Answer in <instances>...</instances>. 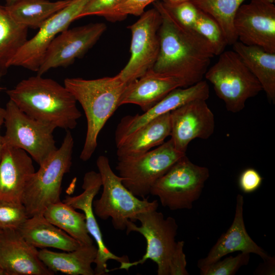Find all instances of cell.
<instances>
[{"label": "cell", "mask_w": 275, "mask_h": 275, "mask_svg": "<svg viewBox=\"0 0 275 275\" xmlns=\"http://www.w3.org/2000/svg\"><path fill=\"white\" fill-rule=\"evenodd\" d=\"M161 22L158 31L159 50L152 68L162 75L176 78L183 87L203 80L214 54L209 43L195 30L181 25L162 2L153 3Z\"/></svg>", "instance_id": "cell-1"}, {"label": "cell", "mask_w": 275, "mask_h": 275, "mask_svg": "<svg viewBox=\"0 0 275 275\" xmlns=\"http://www.w3.org/2000/svg\"><path fill=\"white\" fill-rule=\"evenodd\" d=\"M6 93L27 115L56 128L73 129L82 116L77 101L66 87L42 75L23 79Z\"/></svg>", "instance_id": "cell-2"}, {"label": "cell", "mask_w": 275, "mask_h": 275, "mask_svg": "<svg viewBox=\"0 0 275 275\" xmlns=\"http://www.w3.org/2000/svg\"><path fill=\"white\" fill-rule=\"evenodd\" d=\"M127 84L118 74L94 79L67 78L64 86L81 105L87 122L85 143L80 154L84 161L89 160L97 147L98 134L119 105Z\"/></svg>", "instance_id": "cell-3"}, {"label": "cell", "mask_w": 275, "mask_h": 275, "mask_svg": "<svg viewBox=\"0 0 275 275\" xmlns=\"http://www.w3.org/2000/svg\"><path fill=\"white\" fill-rule=\"evenodd\" d=\"M96 166L102 187L100 198L93 201L94 212L98 217L104 221L111 217L114 229L125 230L130 221H136L140 213L157 209V200H141L124 185L122 178L112 170L106 156H99Z\"/></svg>", "instance_id": "cell-4"}, {"label": "cell", "mask_w": 275, "mask_h": 275, "mask_svg": "<svg viewBox=\"0 0 275 275\" xmlns=\"http://www.w3.org/2000/svg\"><path fill=\"white\" fill-rule=\"evenodd\" d=\"M73 147V136L66 130L60 147L30 178L21 199L29 217L43 214L49 205L61 201L62 181L72 165Z\"/></svg>", "instance_id": "cell-5"}, {"label": "cell", "mask_w": 275, "mask_h": 275, "mask_svg": "<svg viewBox=\"0 0 275 275\" xmlns=\"http://www.w3.org/2000/svg\"><path fill=\"white\" fill-rule=\"evenodd\" d=\"M205 77L212 84L217 96L233 113L242 111L246 100L263 90L262 87L233 50L224 51Z\"/></svg>", "instance_id": "cell-6"}, {"label": "cell", "mask_w": 275, "mask_h": 275, "mask_svg": "<svg viewBox=\"0 0 275 275\" xmlns=\"http://www.w3.org/2000/svg\"><path fill=\"white\" fill-rule=\"evenodd\" d=\"M4 124V146L24 150L39 166L58 149L53 135L56 128L29 116L10 99L5 108Z\"/></svg>", "instance_id": "cell-7"}, {"label": "cell", "mask_w": 275, "mask_h": 275, "mask_svg": "<svg viewBox=\"0 0 275 275\" xmlns=\"http://www.w3.org/2000/svg\"><path fill=\"white\" fill-rule=\"evenodd\" d=\"M136 220L140 222L141 226H137L130 221L126 232L128 234L136 232L145 238L147 243L145 254L138 261L120 264L118 269L128 270L150 259L157 264L158 275H169L170 261L177 243L175 238L178 227L176 220L171 216L164 218L162 213L157 212V209L140 213Z\"/></svg>", "instance_id": "cell-8"}, {"label": "cell", "mask_w": 275, "mask_h": 275, "mask_svg": "<svg viewBox=\"0 0 275 275\" xmlns=\"http://www.w3.org/2000/svg\"><path fill=\"white\" fill-rule=\"evenodd\" d=\"M209 176L207 168L193 163L185 155L155 182L150 194L171 210L190 209Z\"/></svg>", "instance_id": "cell-9"}, {"label": "cell", "mask_w": 275, "mask_h": 275, "mask_svg": "<svg viewBox=\"0 0 275 275\" xmlns=\"http://www.w3.org/2000/svg\"><path fill=\"white\" fill-rule=\"evenodd\" d=\"M185 155L175 148L170 139L142 154L118 158L116 169L124 185L136 197L144 199L155 182Z\"/></svg>", "instance_id": "cell-10"}, {"label": "cell", "mask_w": 275, "mask_h": 275, "mask_svg": "<svg viewBox=\"0 0 275 275\" xmlns=\"http://www.w3.org/2000/svg\"><path fill=\"white\" fill-rule=\"evenodd\" d=\"M141 16L135 23L128 26L131 32L130 57L126 65L117 74L127 84L152 69L159 53L160 15L154 8Z\"/></svg>", "instance_id": "cell-11"}, {"label": "cell", "mask_w": 275, "mask_h": 275, "mask_svg": "<svg viewBox=\"0 0 275 275\" xmlns=\"http://www.w3.org/2000/svg\"><path fill=\"white\" fill-rule=\"evenodd\" d=\"M90 0H71L63 9L49 18L38 32L28 40L9 64V67L20 66L38 72L45 53L54 38L68 29L78 16Z\"/></svg>", "instance_id": "cell-12"}, {"label": "cell", "mask_w": 275, "mask_h": 275, "mask_svg": "<svg viewBox=\"0 0 275 275\" xmlns=\"http://www.w3.org/2000/svg\"><path fill=\"white\" fill-rule=\"evenodd\" d=\"M239 42L275 53V6L267 0H251L242 4L234 18Z\"/></svg>", "instance_id": "cell-13"}, {"label": "cell", "mask_w": 275, "mask_h": 275, "mask_svg": "<svg viewBox=\"0 0 275 275\" xmlns=\"http://www.w3.org/2000/svg\"><path fill=\"white\" fill-rule=\"evenodd\" d=\"M106 29L104 23L97 22L62 31L49 45L37 75L72 64L96 43Z\"/></svg>", "instance_id": "cell-14"}, {"label": "cell", "mask_w": 275, "mask_h": 275, "mask_svg": "<svg viewBox=\"0 0 275 275\" xmlns=\"http://www.w3.org/2000/svg\"><path fill=\"white\" fill-rule=\"evenodd\" d=\"M206 101L195 99L170 112V139L177 151L186 154L191 141L206 140L213 133L214 117Z\"/></svg>", "instance_id": "cell-15"}, {"label": "cell", "mask_w": 275, "mask_h": 275, "mask_svg": "<svg viewBox=\"0 0 275 275\" xmlns=\"http://www.w3.org/2000/svg\"><path fill=\"white\" fill-rule=\"evenodd\" d=\"M101 186L102 181L99 173L94 171L88 172L83 178V191L77 196H67L63 201L75 209L81 210L85 215L88 231L95 241L97 248V255L94 262L95 275L108 274L110 270L107 268V262L109 260H115L120 264L130 262L127 256L120 257L113 254L106 247L103 241L93 208L94 197L98 193Z\"/></svg>", "instance_id": "cell-16"}, {"label": "cell", "mask_w": 275, "mask_h": 275, "mask_svg": "<svg viewBox=\"0 0 275 275\" xmlns=\"http://www.w3.org/2000/svg\"><path fill=\"white\" fill-rule=\"evenodd\" d=\"M0 265L6 275H53L39 257L37 248L17 229L2 230L0 235Z\"/></svg>", "instance_id": "cell-17"}, {"label": "cell", "mask_w": 275, "mask_h": 275, "mask_svg": "<svg viewBox=\"0 0 275 275\" xmlns=\"http://www.w3.org/2000/svg\"><path fill=\"white\" fill-rule=\"evenodd\" d=\"M209 96V86L204 80L188 87H179L173 90L144 113L127 115L122 118L115 132L116 146L152 120L190 101L197 99L207 100Z\"/></svg>", "instance_id": "cell-18"}, {"label": "cell", "mask_w": 275, "mask_h": 275, "mask_svg": "<svg viewBox=\"0 0 275 275\" xmlns=\"http://www.w3.org/2000/svg\"><path fill=\"white\" fill-rule=\"evenodd\" d=\"M243 196L238 195L234 218L231 226L218 238L207 256L199 260L198 266L199 268L212 264L227 254L236 251L254 253L259 255L264 261L273 259L258 246L248 234L243 218Z\"/></svg>", "instance_id": "cell-19"}, {"label": "cell", "mask_w": 275, "mask_h": 275, "mask_svg": "<svg viewBox=\"0 0 275 275\" xmlns=\"http://www.w3.org/2000/svg\"><path fill=\"white\" fill-rule=\"evenodd\" d=\"M35 172L33 159L25 151L5 147L0 161V200L21 203L26 183Z\"/></svg>", "instance_id": "cell-20"}, {"label": "cell", "mask_w": 275, "mask_h": 275, "mask_svg": "<svg viewBox=\"0 0 275 275\" xmlns=\"http://www.w3.org/2000/svg\"><path fill=\"white\" fill-rule=\"evenodd\" d=\"M183 87L178 79L160 75L151 69L126 86L119 105L134 104L146 112L173 90Z\"/></svg>", "instance_id": "cell-21"}, {"label": "cell", "mask_w": 275, "mask_h": 275, "mask_svg": "<svg viewBox=\"0 0 275 275\" xmlns=\"http://www.w3.org/2000/svg\"><path fill=\"white\" fill-rule=\"evenodd\" d=\"M97 255L94 244H81L71 251L57 252L47 249L39 251V257L45 266L53 273L69 275H95L92 264Z\"/></svg>", "instance_id": "cell-22"}, {"label": "cell", "mask_w": 275, "mask_h": 275, "mask_svg": "<svg viewBox=\"0 0 275 275\" xmlns=\"http://www.w3.org/2000/svg\"><path fill=\"white\" fill-rule=\"evenodd\" d=\"M17 230L29 243L36 248H54L71 251L81 245L49 222L43 214L28 217Z\"/></svg>", "instance_id": "cell-23"}, {"label": "cell", "mask_w": 275, "mask_h": 275, "mask_svg": "<svg viewBox=\"0 0 275 275\" xmlns=\"http://www.w3.org/2000/svg\"><path fill=\"white\" fill-rule=\"evenodd\" d=\"M170 112L149 121L117 146L118 158L142 154L163 144L171 134Z\"/></svg>", "instance_id": "cell-24"}, {"label": "cell", "mask_w": 275, "mask_h": 275, "mask_svg": "<svg viewBox=\"0 0 275 275\" xmlns=\"http://www.w3.org/2000/svg\"><path fill=\"white\" fill-rule=\"evenodd\" d=\"M233 49L260 83L269 100L275 101V53L262 48L247 45L239 41L233 45Z\"/></svg>", "instance_id": "cell-25"}, {"label": "cell", "mask_w": 275, "mask_h": 275, "mask_svg": "<svg viewBox=\"0 0 275 275\" xmlns=\"http://www.w3.org/2000/svg\"><path fill=\"white\" fill-rule=\"evenodd\" d=\"M71 0H18L5 9L17 23L28 28L39 29L49 18L67 6Z\"/></svg>", "instance_id": "cell-26"}, {"label": "cell", "mask_w": 275, "mask_h": 275, "mask_svg": "<svg viewBox=\"0 0 275 275\" xmlns=\"http://www.w3.org/2000/svg\"><path fill=\"white\" fill-rule=\"evenodd\" d=\"M43 215L51 224L59 228L81 244H92L93 239L90 235L84 213L61 201L49 205Z\"/></svg>", "instance_id": "cell-27"}, {"label": "cell", "mask_w": 275, "mask_h": 275, "mask_svg": "<svg viewBox=\"0 0 275 275\" xmlns=\"http://www.w3.org/2000/svg\"><path fill=\"white\" fill-rule=\"evenodd\" d=\"M28 29L15 22L0 5V75H5L9 64L28 40Z\"/></svg>", "instance_id": "cell-28"}, {"label": "cell", "mask_w": 275, "mask_h": 275, "mask_svg": "<svg viewBox=\"0 0 275 275\" xmlns=\"http://www.w3.org/2000/svg\"><path fill=\"white\" fill-rule=\"evenodd\" d=\"M245 0H190L199 10L211 16L219 25L228 45L237 41L234 21Z\"/></svg>", "instance_id": "cell-29"}, {"label": "cell", "mask_w": 275, "mask_h": 275, "mask_svg": "<svg viewBox=\"0 0 275 275\" xmlns=\"http://www.w3.org/2000/svg\"><path fill=\"white\" fill-rule=\"evenodd\" d=\"M194 30L209 43L215 56L222 53L228 45L218 23L209 15L200 10Z\"/></svg>", "instance_id": "cell-30"}, {"label": "cell", "mask_w": 275, "mask_h": 275, "mask_svg": "<svg viewBox=\"0 0 275 275\" xmlns=\"http://www.w3.org/2000/svg\"><path fill=\"white\" fill-rule=\"evenodd\" d=\"M28 217L22 203L0 200V229H18Z\"/></svg>", "instance_id": "cell-31"}, {"label": "cell", "mask_w": 275, "mask_h": 275, "mask_svg": "<svg viewBox=\"0 0 275 275\" xmlns=\"http://www.w3.org/2000/svg\"><path fill=\"white\" fill-rule=\"evenodd\" d=\"M250 254L242 253L235 257L230 256L222 261L200 268L202 275H233L242 266L248 264Z\"/></svg>", "instance_id": "cell-32"}, {"label": "cell", "mask_w": 275, "mask_h": 275, "mask_svg": "<svg viewBox=\"0 0 275 275\" xmlns=\"http://www.w3.org/2000/svg\"><path fill=\"white\" fill-rule=\"evenodd\" d=\"M162 3L167 10L181 25L194 30L200 10L191 1L179 3L162 1Z\"/></svg>", "instance_id": "cell-33"}, {"label": "cell", "mask_w": 275, "mask_h": 275, "mask_svg": "<svg viewBox=\"0 0 275 275\" xmlns=\"http://www.w3.org/2000/svg\"><path fill=\"white\" fill-rule=\"evenodd\" d=\"M157 1L159 0H123L102 16L107 20L114 22L123 20L128 15L141 16L148 5Z\"/></svg>", "instance_id": "cell-34"}, {"label": "cell", "mask_w": 275, "mask_h": 275, "mask_svg": "<svg viewBox=\"0 0 275 275\" xmlns=\"http://www.w3.org/2000/svg\"><path fill=\"white\" fill-rule=\"evenodd\" d=\"M123 0H90L87 4L78 18L90 15L102 16L120 4Z\"/></svg>", "instance_id": "cell-35"}, {"label": "cell", "mask_w": 275, "mask_h": 275, "mask_svg": "<svg viewBox=\"0 0 275 275\" xmlns=\"http://www.w3.org/2000/svg\"><path fill=\"white\" fill-rule=\"evenodd\" d=\"M262 180V177L257 171L253 168H248L239 176V186L243 192L251 193L261 186Z\"/></svg>", "instance_id": "cell-36"}, {"label": "cell", "mask_w": 275, "mask_h": 275, "mask_svg": "<svg viewBox=\"0 0 275 275\" xmlns=\"http://www.w3.org/2000/svg\"><path fill=\"white\" fill-rule=\"evenodd\" d=\"M184 242L179 241L176 243L172 255L169 267V275H187L186 269V261L183 252Z\"/></svg>", "instance_id": "cell-37"}, {"label": "cell", "mask_w": 275, "mask_h": 275, "mask_svg": "<svg viewBox=\"0 0 275 275\" xmlns=\"http://www.w3.org/2000/svg\"><path fill=\"white\" fill-rule=\"evenodd\" d=\"M5 116V108L0 106V129L2 125L4 124ZM5 149V146L3 141V136L0 134V161L1 160L3 152Z\"/></svg>", "instance_id": "cell-38"}, {"label": "cell", "mask_w": 275, "mask_h": 275, "mask_svg": "<svg viewBox=\"0 0 275 275\" xmlns=\"http://www.w3.org/2000/svg\"><path fill=\"white\" fill-rule=\"evenodd\" d=\"M190 0H162V1L170 3H179L186 1H189Z\"/></svg>", "instance_id": "cell-39"}, {"label": "cell", "mask_w": 275, "mask_h": 275, "mask_svg": "<svg viewBox=\"0 0 275 275\" xmlns=\"http://www.w3.org/2000/svg\"><path fill=\"white\" fill-rule=\"evenodd\" d=\"M6 2V6H10L15 3H16L18 0H5Z\"/></svg>", "instance_id": "cell-40"}, {"label": "cell", "mask_w": 275, "mask_h": 275, "mask_svg": "<svg viewBox=\"0 0 275 275\" xmlns=\"http://www.w3.org/2000/svg\"><path fill=\"white\" fill-rule=\"evenodd\" d=\"M0 275H6V273L4 269L1 265H0Z\"/></svg>", "instance_id": "cell-41"}, {"label": "cell", "mask_w": 275, "mask_h": 275, "mask_svg": "<svg viewBox=\"0 0 275 275\" xmlns=\"http://www.w3.org/2000/svg\"><path fill=\"white\" fill-rule=\"evenodd\" d=\"M2 77V76L0 75V80H1V79ZM4 89H5L4 88L0 86V91L3 90H4Z\"/></svg>", "instance_id": "cell-42"}, {"label": "cell", "mask_w": 275, "mask_h": 275, "mask_svg": "<svg viewBox=\"0 0 275 275\" xmlns=\"http://www.w3.org/2000/svg\"><path fill=\"white\" fill-rule=\"evenodd\" d=\"M269 2L271 3H273L274 4L275 3V0H267Z\"/></svg>", "instance_id": "cell-43"}, {"label": "cell", "mask_w": 275, "mask_h": 275, "mask_svg": "<svg viewBox=\"0 0 275 275\" xmlns=\"http://www.w3.org/2000/svg\"><path fill=\"white\" fill-rule=\"evenodd\" d=\"M2 230L0 229V235H1V233H2Z\"/></svg>", "instance_id": "cell-44"}]
</instances>
